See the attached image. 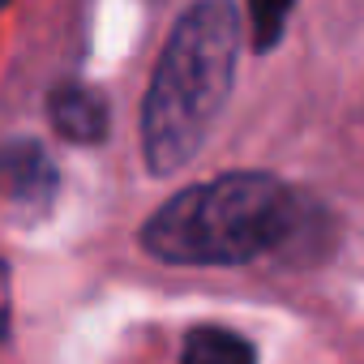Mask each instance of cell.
<instances>
[{"label":"cell","mask_w":364,"mask_h":364,"mask_svg":"<svg viewBox=\"0 0 364 364\" xmlns=\"http://www.w3.org/2000/svg\"><path fill=\"white\" fill-rule=\"evenodd\" d=\"M296 0H249V26H253V48L270 52L283 31H287V14Z\"/></svg>","instance_id":"cell-6"},{"label":"cell","mask_w":364,"mask_h":364,"mask_svg":"<svg viewBox=\"0 0 364 364\" xmlns=\"http://www.w3.org/2000/svg\"><path fill=\"white\" fill-rule=\"evenodd\" d=\"M48 120L52 129L73 141V146H99L112 129V107L103 99V90L86 86V82H60L48 95Z\"/></svg>","instance_id":"cell-4"},{"label":"cell","mask_w":364,"mask_h":364,"mask_svg":"<svg viewBox=\"0 0 364 364\" xmlns=\"http://www.w3.org/2000/svg\"><path fill=\"white\" fill-rule=\"evenodd\" d=\"M9 266L5 262H0V343H5L9 338Z\"/></svg>","instance_id":"cell-7"},{"label":"cell","mask_w":364,"mask_h":364,"mask_svg":"<svg viewBox=\"0 0 364 364\" xmlns=\"http://www.w3.org/2000/svg\"><path fill=\"white\" fill-rule=\"evenodd\" d=\"M317 236H334L330 215L266 171H228L163 202L141 249L167 266H245L266 253L317 257Z\"/></svg>","instance_id":"cell-1"},{"label":"cell","mask_w":364,"mask_h":364,"mask_svg":"<svg viewBox=\"0 0 364 364\" xmlns=\"http://www.w3.org/2000/svg\"><path fill=\"white\" fill-rule=\"evenodd\" d=\"M253 355H257V347L223 326H198L185 334V347H180L185 364H249Z\"/></svg>","instance_id":"cell-5"},{"label":"cell","mask_w":364,"mask_h":364,"mask_svg":"<svg viewBox=\"0 0 364 364\" xmlns=\"http://www.w3.org/2000/svg\"><path fill=\"white\" fill-rule=\"evenodd\" d=\"M56 189H60V171L43 141L35 137L0 141V202L18 219L39 223L56 206Z\"/></svg>","instance_id":"cell-3"},{"label":"cell","mask_w":364,"mask_h":364,"mask_svg":"<svg viewBox=\"0 0 364 364\" xmlns=\"http://www.w3.org/2000/svg\"><path fill=\"white\" fill-rule=\"evenodd\" d=\"M240 56V14L232 0H198L171 26L141 103V154L150 176L180 171L210 137Z\"/></svg>","instance_id":"cell-2"},{"label":"cell","mask_w":364,"mask_h":364,"mask_svg":"<svg viewBox=\"0 0 364 364\" xmlns=\"http://www.w3.org/2000/svg\"><path fill=\"white\" fill-rule=\"evenodd\" d=\"M5 5H9V0H0V9H5Z\"/></svg>","instance_id":"cell-8"}]
</instances>
